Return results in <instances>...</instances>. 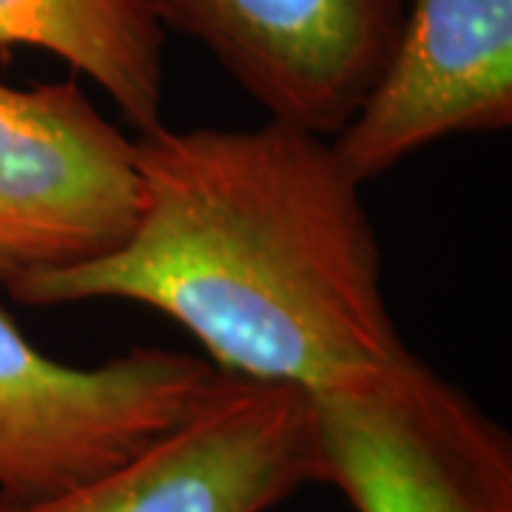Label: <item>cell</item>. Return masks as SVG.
<instances>
[{"label":"cell","mask_w":512,"mask_h":512,"mask_svg":"<svg viewBox=\"0 0 512 512\" xmlns=\"http://www.w3.org/2000/svg\"><path fill=\"white\" fill-rule=\"evenodd\" d=\"M512 126V0H407L384 72L330 143L365 185L430 143Z\"/></svg>","instance_id":"7"},{"label":"cell","mask_w":512,"mask_h":512,"mask_svg":"<svg viewBox=\"0 0 512 512\" xmlns=\"http://www.w3.org/2000/svg\"><path fill=\"white\" fill-rule=\"evenodd\" d=\"M134 140L77 80H0V285L114 251L140 211Z\"/></svg>","instance_id":"5"},{"label":"cell","mask_w":512,"mask_h":512,"mask_svg":"<svg viewBox=\"0 0 512 512\" xmlns=\"http://www.w3.org/2000/svg\"><path fill=\"white\" fill-rule=\"evenodd\" d=\"M268 120L336 137L384 72L407 0H151Z\"/></svg>","instance_id":"6"},{"label":"cell","mask_w":512,"mask_h":512,"mask_svg":"<svg viewBox=\"0 0 512 512\" xmlns=\"http://www.w3.org/2000/svg\"><path fill=\"white\" fill-rule=\"evenodd\" d=\"M222 379L208 359L163 348L63 365L0 311V493H55L109 470L197 413Z\"/></svg>","instance_id":"3"},{"label":"cell","mask_w":512,"mask_h":512,"mask_svg":"<svg viewBox=\"0 0 512 512\" xmlns=\"http://www.w3.org/2000/svg\"><path fill=\"white\" fill-rule=\"evenodd\" d=\"M308 399L319 481L356 512H512L510 433L413 350Z\"/></svg>","instance_id":"2"},{"label":"cell","mask_w":512,"mask_h":512,"mask_svg":"<svg viewBox=\"0 0 512 512\" xmlns=\"http://www.w3.org/2000/svg\"><path fill=\"white\" fill-rule=\"evenodd\" d=\"M137 222L92 262L29 276V308L137 302L183 325L208 362L308 396L393 365L402 342L359 188L330 137L259 128L137 134Z\"/></svg>","instance_id":"1"},{"label":"cell","mask_w":512,"mask_h":512,"mask_svg":"<svg viewBox=\"0 0 512 512\" xmlns=\"http://www.w3.org/2000/svg\"><path fill=\"white\" fill-rule=\"evenodd\" d=\"M313 481L308 393L225 373L197 413L120 464L55 493H0V512H268Z\"/></svg>","instance_id":"4"},{"label":"cell","mask_w":512,"mask_h":512,"mask_svg":"<svg viewBox=\"0 0 512 512\" xmlns=\"http://www.w3.org/2000/svg\"><path fill=\"white\" fill-rule=\"evenodd\" d=\"M0 46H35L92 77L137 134L163 128V23L151 0H0Z\"/></svg>","instance_id":"8"}]
</instances>
